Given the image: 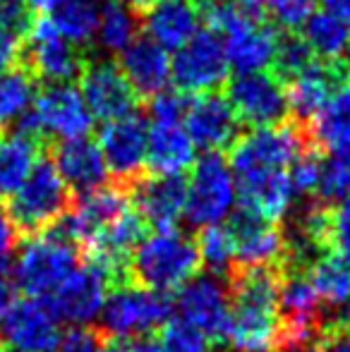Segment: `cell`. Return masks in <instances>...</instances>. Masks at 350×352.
<instances>
[{
  "label": "cell",
  "mask_w": 350,
  "mask_h": 352,
  "mask_svg": "<svg viewBox=\"0 0 350 352\" xmlns=\"http://www.w3.org/2000/svg\"><path fill=\"white\" fill-rule=\"evenodd\" d=\"M77 266L75 242L61 228H46L19 250L12 280L29 297L48 300Z\"/></svg>",
  "instance_id": "obj_5"
},
{
  "label": "cell",
  "mask_w": 350,
  "mask_h": 352,
  "mask_svg": "<svg viewBox=\"0 0 350 352\" xmlns=\"http://www.w3.org/2000/svg\"><path fill=\"white\" fill-rule=\"evenodd\" d=\"M106 352H156V348L146 338H135V340H120L118 345H108Z\"/></svg>",
  "instance_id": "obj_50"
},
{
  "label": "cell",
  "mask_w": 350,
  "mask_h": 352,
  "mask_svg": "<svg viewBox=\"0 0 350 352\" xmlns=\"http://www.w3.org/2000/svg\"><path fill=\"white\" fill-rule=\"evenodd\" d=\"M27 3H29V0H27Z\"/></svg>",
  "instance_id": "obj_56"
},
{
  "label": "cell",
  "mask_w": 350,
  "mask_h": 352,
  "mask_svg": "<svg viewBox=\"0 0 350 352\" xmlns=\"http://www.w3.org/2000/svg\"><path fill=\"white\" fill-rule=\"evenodd\" d=\"M182 125L197 148H204L206 153H219L221 148L235 142L240 120L228 98L209 91L190 98Z\"/></svg>",
  "instance_id": "obj_17"
},
{
  "label": "cell",
  "mask_w": 350,
  "mask_h": 352,
  "mask_svg": "<svg viewBox=\"0 0 350 352\" xmlns=\"http://www.w3.org/2000/svg\"><path fill=\"white\" fill-rule=\"evenodd\" d=\"M190 98L182 91H159L156 96H151L149 103V118L151 122H182L185 120V111Z\"/></svg>",
  "instance_id": "obj_42"
},
{
  "label": "cell",
  "mask_w": 350,
  "mask_h": 352,
  "mask_svg": "<svg viewBox=\"0 0 350 352\" xmlns=\"http://www.w3.org/2000/svg\"><path fill=\"white\" fill-rule=\"evenodd\" d=\"M80 91L94 120L111 122L135 113L137 94L127 84L120 67L108 60H96L85 67Z\"/></svg>",
  "instance_id": "obj_18"
},
{
  "label": "cell",
  "mask_w": 350,
  "mask_h": 352,
  "mask_svg": "<svg viewBox=\"0 0 350 352\" xmlns=\"http://www.w3.org/2000/svg\"><path fill=\"white\" fill-rule=\"evenodd\" d=\"M228 228L235 242V261L243 269H269L283 256L285 237L276 223L240 209Z\"/></svg>",
  "instance_id": "obj_20"
},
{
  "label": "cell",
  "mask_w": 350,
  "mask_h": 352,
  "mask_svg": "<svg viewBox=\"0 0 350 352\" xmlns=\"http://www.w3.org/2000/svg\"><path fill=\"white\" fill-rule=\"evenodd\" d=\"M319 163L322 158L314 156V153L303 151V156L293 163L290 168V180H293L295 195H309V192H317L319 182Z\"/></svg>",
  "instance_id": "obj_43"
},
{
  "label": "cell",
  "mask_w": 350,
  "mask_h": 352,
  "mask_svg": "<svg viewBox=\"0 0 350 352\" xmlns=\"http://www.w3.org/2000/svg\"><path fill=\"white\" fill-rule=\"evenodd\" d=\"M319 305L322 300L307 276L293 274L278 280V314L285 321L281 333H314Z\"/></svg>",
  "instance_id": "obj_27"
},
{
  "label": "cell",
  "mask_w": 350,
  "mask_h": 352,
  "mask_svg": "<svg viewBox=\"0 0 350 352\" xmlns=\"http://www.w3.org/2000/svg\"><path fill=\"white\" fill-rule=\"evenodd\" d=\"M276 352H319L314 333H281Z\"/></svg>",
  "instance_id": "obj_45"
},
{
  "label": "cell",
  "mask_w": 350,
  "mask_h": 352,
  "mask_svg": "<svg viewBox=\"0 0 350 352\" xmlns=\"http://www.w3.org/2000/svg\"><path fill=\"white\" fill-rule=\"evenodd\" d=\"M146 132L149 125L137 113L103 122L98 148L108 173L120 180H132L146 168Z\"/></svg>",
  "instance_id": "obj_16"
},
{
  "label": "cell",
  "mask_w": 350,
  "mask_h": 352,
  "mask_svg": "<svg viewBox=\"0 0 350 352\" xmlns=\"http://www.w3.org/2000/svg\"><path fill=\"white\" fill-rule=\"evenodd\" d=\"M307 278L322 302L331 307L350 305V264L338 254L317 256L312 261Z\"/></svg>",
  "instance_id": "obj_34"
},
{
  "label": "cell",
  "mask_w": 350,
  "mask_h": 352,
  "mask_svg": "<svg viewBox=\"0 0 350 352\" xmlns=\"http://www.w3.org/2000/svg\"><path fill=\"white\" fill-rule=\"evenodd\" d=\"M8 348L19 352H56L63 338L61 319L46 300H17L0 326Z\"/></svg>",
  "instance_id": "obj_14"
},
{
  "label": "cell",
  "mask_w": 350,
  "mask_h": 352,
  "mask_svg": "<svg viewBox=\"0 0 350 352\" xmlns=\"http://www.w3.org/2000/svg\"><path fill=\"white\" fill-rule=\"evenodd\" d=\"M111 280L113 278L106 271L89 261L85 266H77L46 302L56 311L61 324L67 321L72 326H89L101 316L106 297L111 292L108 290Z\"/></svg>",
  "instance_id": "obj_13"
},
{
  "label": "cell",
  "mask_w": 350,
  "mask_h": 352,
  "mask_svg": "<svg viewBox=\"0 0 350 352\" xmlns=\"http://www.w3.org/2000/svg\"><path fill=\"white\" fill-rule=\"evenodd\" d=\"M226 98L233 106L238 120L252 127L278 125L288 116L285 82L269 70L238 72L228 82Z\"/></svg>",
  "instance_id": "obj_11"
},
{
  "label": "cell",
  "mask_w": 350,
  "mask_h": 352,
  "mask_svg": "<svg viewBox=\"0 0 350 352\" xmlns=\"http://www.w3.org/2000/svg\"><path fill=\"white\" fill-rule=\"evenodd\" d=\"M317 195L324 201H343L350 197V156L348 153H327L319 163Z\"/></svg>",
  "instance_id": "obj_36"
},
{
  "label": "cell",
  "mask_w": 350,
  "mask_h": 352,
  "mask_svg": "<svg viewBox=\"0 0 350 352\" xmlns=\"http://www.w3.org/2000/svg\"><path fill=\"white\" fill-rule=\"evenodd\" d=\"M199 19L201 10L195 0H156L146 5L142 24L146 38L159 43L168 53H175L201 29Z\"/></svg>",
  "instance_id": "obj_22"
},
{
  "label": "cell",
  "mask_w": 350,
  "mask_h": 352,
  "mask_svg": "<svg viewBox=\"0 0 350 352\" xmlns=\"http://www.w3.org/2000/svg\"><path fill=\"white\" fill-rule=\"evenodd\" d=\"M226 340L235 352H276L281 340L278 278L271 269H243L238 276Z\"/></svg>",
  "instance_id": "obj_2"
},
{
  "label": "cell",
  "mask_w": 350,
  "mask_h": 352,
  "mask_svg": "<svg viewBox=\"0 0 350 352\" xmlns=\"http://www.w3.org/2000/svg\"><path fill=\"white\" fill-rule=\"evenodd\" d=\"M14 305H17V285H14L12 276H8L0 269V326L8 319Z\"/></svg>",
  "instance_id": "obj_47"
},
{
  "label": "cell",
  "mask_w": 350,
  "mask_h": 352,
  "mask_svg": "<svg viewBox=\"0 0 350 352\" xmlns=\"http://www.w3.org/2000/svg\"><path fill=\"white\" fill-rule=\"evenodd\" d=\"M36 96V84L29 70L8 67L0 70V130L12 127L27 118Z\"/></svg>",
  "instance_id": "obj_33"
},
{
  "label": "cell",
  "mask_w": 350,
  "mask_h": 352,
  "mask_svg": "<svg viewBox=\"0 0 350 352\" xmlns=\"http://www.w3.org/2000/svg\"><path fill=\"white\" fill-rule=\"evenodd\" d=\"M195 245H197V252H199V261L209 266L211 274H223L235 261L233 232H230V228L223 226V223L201 228Z\"/></svg>",
  "instance_id": "obj_35"
},
{
  "label": "cell",
  "mask_w": 350,
  "mask_h": 352,
  "mask_svg": "<svg viewBox=\"0 0 350 352\" xmlns=\"http://www.w3.org/2000/svg\"><path fill=\"white\" fill-rule=\"evenodd\" d=\"M177 319L190 324L209 340L226 338L230 319V292L219 274H197L177 290Z\"/></svg>",
  "instance_id": "obj_12"
},
{
  "label": "cell",
  "mask_w": 350,
  "mask_h": 352,
  "mask_svg": "<svg viewBox=\"0 0 350 352\" xmlns=\"http://www.w3.org/2000/svg\"><path fill=\"white\" fill-rule=\"evenodd\" d=\"M14 247H17V226L8 216V211L0 209V269L12 256Z\"/></svg>",
  "instance_id": "obj_46"
},
{
  "label": "cell",
  "mask_w": 350,
  "mask_h": 352,
  "mask_svg": "<svg viewBox=\"0 0 350 352\" xmlns=\"http://www.w3.org/2000/svg\"><path fill=\"white\" fill-rule=\"evenodd\" d=\"M303 151V135L283 122L254 127L235 140L228 163L238 185L240 206L271 223L283 218L298 199L290 168Z\"/></svg>",
  "instance_id": "obj_1"
},
{
  "label": "cell",
  "mask_w": 350,
  "mask_h": 352,
  "mask_svg": "<svg viewBox=\"0 0 350 352\" xmlns=\"http://www.w3.org/2000/svg\"><path fill=\"white\" fill-rule=\"evenodd\" d=\"M206 12L211 29H216L223 41L230 67L238 72H259L274 65L278 36L266 17H262L264 12L250 10L235 0H211Z\"/></svg>",
  "instance_id": "obj_3"
},
{
  "label": "cell",
  "mask_w": 350,
  "mask_h": 352,
  "mask_svg": "<svg viewBox=\"0 0 350 352\" xmlns=\"http://www.w3.org/2000/svg\"><path fill=\"white\" fill-rule=\"evenodd\" d=\"M312 135L329 153L350 156V87H336L322 111L312 118Z\"/></svg>",
  "instance_id": "obj_29"
},
{
  "label": "cell",
  "mask_w": 350,
  "mask_h": 352,
  "mask_svg": "<svg viewBox=\"0 0 350 352\" xmlns=\"http://www.w3.org/2000/svg\"><path fill=\"white\" fill-rule=\"evenodd\" d=\"M327 242L333 245V254L350 264V197L336 201L333 211L327 213Z\"/></svg>",
  "instance_id": "obj_39"
},
{
  "label": "cell",
  "mask_w": 350,
  "mask_h": 352,
  "mask_svg": "<svg viewBox=\"0 0 350 352\" xmlns=\"http://www.w3.org/2000/svg\"><path fill=\"white\" fill-rule=\"evenodd\" d=\"M343 67H346V74L350 77V41H348V48L346 53H343Z\"/></svg>",
  "instance_id": "obj_53"
},
{
  "label": "cell",
  "mask_w": 350,
  "mask_h": 352,
  "mask_svg": "<svg viewBox=\"0 0 350 352\" xmlns=\"http://www.w3.org/2000/svg\"><path fill=\"white\" fill-rule=\"evenodd\" d=\"M161 329V338L154 345L156 352H211V340L185 321H166Z\"/></svg>",
  "instance_id": "obj_37"
},
{
  "label": "cell",
  "mask_w": 350,
  "mask_h": 352,
  "mask_svg": "<svg viewBox=\"0 0 350 352\" xmlns=\"http://www.w3.org/2000/svg\"><path fill=\"white\" fill-rule=\"evenodd\" d=\"M197 161V146L182 122H149L146 168L156 175H182Z\"/></svg>",
  "instance_id": "obj_25"
},
{
  "label": "cell",
  "mask_w": 350,
  "mask_h": 352,
  "mask_svg": "<svg viewBox=\"0 0 350 352\" xmlns=\"http://www.w3.org/2000/svg\"><path fill=\"white\" fill-rule=\"evenodd\" d=\"M34 17L27 0H0V34L22 41L32 27Z\"/></svg>",
  "instance_id": "obj_41"
},
{
  "label": "cell",
  "mask_w": 350,
  "mask_h": 352,
  "mask_svg": "<svg viewBox=\"0 0 350 352\" xmlns=\"http://www.w3.org/2000/svg\"><path fill=\"white\" fill-rule=\"evenodd\" d=\"M314 60V53L307 48V43L303 41L300 36H285L278 38V48H276V60L274 67L278 70L281 79H290L293 74L303 72L307 65H312Z\"/></svg>",
  "instance_id": "obj_38"
},
{
  "label": "cell",
  "mask_w": 350,
  "mask_h": 352,
  "mask_svg": "<svg viewBox=\"0 0 350 352\" xmlns=\"http://www.w3.org/2000/svg\"><path fill=\"white\" fill-rule=\"evenodd\" d=\"M36 161V137L24 130L0 135V199H10L22 187Z\"/></svg>",
  "instance_id": "obj_28"
},
{
  "label": "cell",
  "mask_w": 350,
  "mask_h": 352,
  "mask_svg": "<svg viewBox=\"0 0 350 352\" xmlns=\"http://www.w3.org/2000/svg\"><path fill=\"white\" fill-rule=\"evenodd\" d=\"M67 197L70 190L53 161L39 158L22 187L10 197L8 216L12 218L17 230L22 228V230L41 232L65 216Z\"/></svg>",
  "instance_id": "obj_9"
},
{
  "label": "cell",
  "mask_w": 350,
  "mask_h": 352,
  "mask_svg": "<svg viewBox=\"0 0 350 352\" xmlns=\"http://www.w3.org/2000/svg\"><path fill=\"white\" fill-rule=\"evenodd\" d=\"M199 252L195 240L177 228L144 235L130 256V271L140 285L156 292L180 290L199 271Z\"/></svg>",
  "instance_id": "obj_4"
},
{
  "label": "cell",
  "mask_w": 350,
  "mask_h": 352,
  "mask_svg": "<svg viewBox=\"0 0 350 352\" xmlns=\"http://www.w3.org/2000/svg\"><path fill=\"white\" fill-rule=\"evenodd\" d=\"M319 352H350V329H336L319 340Z\"/></svg>",
  "instance_id": "obj_48"
},
{
  "label": "cell",
  "mask_w": 350,
  "mask_h": 352,
  "mask_svg": "<svg viewBox=\"0 0 350 352\" xmlns=\"http://www.w3.org/2000/svg\"><path fill=\"white\" fill-rule=\"evenodd\" d=\"M120 72L135 94L156 96L168 89L171 82V53L146 36H137L120 53Z\"/></svg>",
  "instance_id": "obj_24"
},
{
  "label": "cell",
  "mask_w": 350,
  "mask_h": 352,
  "mask_svg": "<svg viewBox=\"0 0 350 352\" xmlns=\"http://www.w3.org/2000/svg\"><path fill=\"white\" fill-rule=\"evenodd\" d=\"M303 38L307 43V48L314 53V58L324 63H331L336 58H343L350 41V27L343 24L338 17H333L327 10H314L303 27Z\"/></svg>",
  "instance_id": "obj_31"
},
{
  "label": "cell",
  "mask_w": 350,
  "mask_h": 352,
  "mask_svg": "<svg viewBox=\"0 0 350 352\" xmlns=\"http://www.w3.org/2000/svg\"><path fill=\"white\" fill-rule=\"evenodd\" d=\"M187 182L182 175H156L137 182L132 195V209L144 223L154 226V230L175 228L185 216Z\"/></svg>",
  "instance_id": "obj_21"
},
{
  "label": "cell",
  "mask_w": 350,
  "mask_h": 352,
  "mask_svg": "<svg viewBox=\"0 0 350 352\" xmlns=\"http://www.w3.org/2000/svg\"><path fill=\"white\" fill-rule=\"evenodd\" d=\"M108 345L101 343L96 333L87 326H75L72 331L63 333L56 352H106Z\"/></svg>",
  "instance_id": "obj_44"
},
{
  "label": "cell",
  "mask_w": 350,
  "mask_h": 352,
  "mask_svg": "<svg viewBox=\"0 0 350 352\" xmlns=\"http://www.w3.org/2000/svg\"><path fill=\"white\" fill-rule=\"evenodd\" d=\"M17 51H19V41H14V38L0 34V70L12 67L14 58H17Z\"/></svg>",
  "instance_id": "obj_49"
},
{
  "label": "cell",
  "mask_w": 350,
  "mask_h": 352,
  "mask_svg": "<svg viewBox=\"0 0 350 352\" xmlns=\"http://www.w3.org/2000/svg\"><path fill=\"white\" fill-rule=\"evenodd\" d=\"M338 87L336 67L324 60H314L303 72L293 74L285 84L288 94V111H293L300 120H312L322 106L329 101Z\"/></svg>",
  "instance_id": "obj_26"
},
{
  "label": "cell",
  "mask_w": 350,
  "mask_h": 352,
  "mask_svg": "<svg viewBox=\"0 0 350 352\" xmlns=\"http://www.w3.org/2000/svg\"><path fill=\"white\" fill-rule=\"evenodd\" d=\"M230 63L216 29H199L171 58V79L182 94H209L228 79Z\"/></svg>",
  "instance_id": "obj_10"
},
{
  "label": "cell",
  "mask_w": 350,
  "mask_h": 352,
  "mask_svg": "<svg viewBox=\"0 0 350 352\" xmlns=\"http://www.w3.org/2000/svg\"><path fill=\"white\" fill-rule=\"evenodd\" d=\"M94 118L89 113L80 87L72 82H48L34 96L22 130L32 137H53L58 142L89 137Z\"/></svg>",
  "instance_id": "obj_7"
},
{
  "label": "cell",
  "mask_w": 350,
  "mask_h": 352,
  "mask_svg": "<svg viewBox=\"0 0 350 352\" xmlns=\"http://www.w3.org/2000/svg\"><path fill=\"white\" fill-rule=\"evenodd\" d=\"M27 65L46 82H70L80 72V56L46 17H36L27 32Z\"/></svg>",
  "instance_id": "obj_19"
},
{
  "label": "cell",
  "mask_w": 350,
  "mask_h": 352,
  "mask_svg": "<svg viewBox=\"0 0 350 352\" xmlns=\"http://www.w3.org/2000/svg\"><path fill=\"white\" fill-rule=\"evenodd\" d=\"M185 182V218L192 226H219L233 216L238 206V185L228 158L221 153H204L190 168V177Z\"/></svg>",
  "instance_id": "obj_6"
},
{
  "label": "cell",
  "mask_w": 350,
  "mask_h": 352,
  "mask_svg": "<svg viewBox=\"0 0 350 352\" xmlns=\"http://www.w3.org/2000/svg\"><path fill=\"white\" fill-rule=\"evenodd\" d=\"M264 12L281 27L300 29L314 12V0H264Z\"/></svg>",
  "instance_id": "obj_40"
},
{
  "label": "cell",
  "mask_w": 350,
  "mask_h": 352,
  "mask_svg": "<svg viewBox=\"0 0 350 352\" xmlns=\"http://www.w3.org/2000/svg\"><path fill=\"white\" fill-rule=\"evenodd\" d=\"M101 0H63L56 8L43 12V17L67 38L72 46H85L94 41L101 12Z\"/></svg>",
  "instance_id": "obj_32"
},
{
  "label": "cell",
  "mask_w": 350,
  "mask_h": 352,
  "mask_svg": "<svg viewBox=\"0 0 350 352\" xmlns=\"http://www.w3.org/2000/svg\"><path fill=\"white\" fill-rule=\"evenodd\" d=\"M0 352H19V350H12V348H5V350H0Z\"/></svg>",
  "instance_id": "obj_55"
},
{
  "label": "cell",
  "mask_w": 350,
  "mask_h": 352,
  "mask_svg": "<svg viewBox=\"0 0 350 352\" xmlns=\"http://www.w3.org/2000/svg\"><path fill=\"white\" fill-rule=\"evenodd\" d=\"M135 3H137V5H144V8H146V5L156 3V0H135Z\"/></svg>",
  "instance_id": "obj_54"
},
{
  "label": "cell",
  "mask_w": 350,
  "mask_h": 352,
  "mask_svg": "<svg viewBox=\"0 0 350 352\" xmlns=\"http://www.w3.org/2000/svg\"><path fill=\"white\" fill-rule=\"evenodd\" d=\"M324 10L350 27V0H324Z\"/></svg>",
  "instance_id": "obj_51"
},
{
  "label": "cell",
  "mask_w": 350,
  "mask_h": 352,
  "mask_svg": "<svg viewBox=\"0 0 350 352\" xmlns=\"http://www.w3.org/2000/svg\"><path fill=\"white\" fill-rule=\"evenodd\" d=\"M53 166L61 173L67 190H75L80 195L103 187L111 175L101 148H98V142L89 140V137H77V140L58 144Z\"/></svg>",
  "instance_id": "obj_23"
},
{
  "label": "cell",
  "mask_w": 350,
  "mask_h": 352,
  "mask_svg": "<svg viewBox=\"0 0 350 352\" xmlns=\"http://www.w3.org/2000/svg\"><path fill=\"white\" fill-rule=\"evenodd\" d=\"M235 3L245 5L250 10H257V12H264V0H235Z\"/></svg>",
  "instance_id": "obj_52"
},
{
  "label": "cell",
  "mask_w": 350,
  "mask_h": 352,
  "mask_svg": "<svg viewBox=\"0 0 350 352\" xmlns=\"http://www.w3.org/2000/svg\"><path fill=\"white\" fill-rule=\"evenodd\" d=\"M132 204L125 192L118 187H96L91 192L80 195V199L72 206H67L65 216L61 218V230L72 242H85L91 245L96 237H101L125 211H130Z\"/></svg>",
  "instance_id": "obj_15"
},
{
  "label": "cell",
  "mask_w": 350,
  "mask_h": 352,
  "mask_svg": "<svg viewBox=\"0 0 350 352\" xmlns=\"http://www.w3.org/2000/svg\"><path fill=\"white\" fill-rule=\"evenodd\" d=\"M171 309L173 305L164 292L135 283L113 287L98 319L103 331L116 340H135L161 329L168 321Z\"/></svg>",
  "instance_id": "obj_8"
},
{
  "label": "cell",
  "mask_w": 350,
  "mask_h": 352,
  "mask_svg": "<svg viewBox=\"0 0 350 352\" xmlns=\"http://www.w3.org/2000/svg\"><path fill=\"white\" fill-rule=\"evenodd\" d=\"M140 32V17L135 8L125 0H106L98 12L96 24V38L98 48L111 56H120L127 46L137 38Z\"/></svg>",
  "instance_id": "obj_30"
}]
</instances>
